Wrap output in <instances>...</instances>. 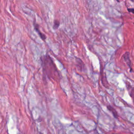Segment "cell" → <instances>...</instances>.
Here are the masks:
<instances>
[{
  "instance_id": "cell-2",
  "label": "cell",
  "mask_w": 134,
  "mask_h": 134,
  "mask_svg": "<svg viewBox=\"0 0 134 134\" xmlns=\"http://www.w3.org/2000/svg\"><path fill=\"white\" fill-rule=\"evenodd\" d=\"M122 58L124 59V60L126 63L127 65L129 66V68L130 69V72H132V64L131 61L130 59V53L129 52H126L122 56Z\"/></svg>"
},
{
  "instance_id": "cell-8",
  "label": "cell",
  "mask_w": 134,
  "mask_h": 134,
  "mask_svg": "<svg viewBox=\"0 0 134 134\" xmlns=\"http://www.w3.org/2000/svg\"><path fill=\"white\" fill-rule=\"evenodd\" d=\"M127 10H128V11L129 12H131V13H133V8H131V9H130H130H129V8H128Z\"/></svg>"
},
{
  "instance_id": "cell-1",
  "label": "cell",
  "mask_w": 134,
  "mask_h": 134,
  "mask_svg": "<svg viewBox=\"0 0 134 134\" xmlns=\"http://www.w3.org/2000/svg\"><path fill=\"white\" fill-rule=\"evenodd\" d=\"M43 72L49 79H54V76H59L58 71L55 64L53 62L51 57L48 54L41 57Z\"/></svg>"
},
{
  "instance_id": "cell-7",
  "label": "cell",
  "mask_w": 134,
  "mask_h": 134,
  "mask_svg": "<svg viewBox=\"0 0 134 134\" xmlns=\"http://www.w3.org/2000/svg\"><path fill=\"white\" fill-rule=\"evenodd\" d=\"M60 25V22L59 20H55L54 21V24H53V29H57L59 26Z\"/></svg>"
},
{
  "instance_id": "cell-5",
  "label": "cell",
  "mask_w": 134,
  "mask_h": 134,
  "mask_svg": "<svg viewBox=\"0 0 134 134\" xmlns=\"http://www.w3.org/2000/svg\"><path fill=\"white\" fill-rule=\"evenodd\" d=\"M126 86L127 87V89L129 92V94L130 95V96L132 97L133 96V87L131 85L130 83L129 82H128V81H126Z\"/></svg>"
},
{
  "instance_id": "cell-4",
  "label": "cell",
  "mask_w": 134,
  "mask_h": 134,
  "mask_svg": "<svg viewBox=\"0 0 134 134\" xmlns=\"http://www.w3.org/2000/svg\"><path fill=\"white\" fill-rule=\"evenodd\" d=\"M75 60L76 62V66L78 70L80 71H82L84 68V64L83 63L82 61L79 58H76Z\"/></svg>"
},
{
  "instance_id": "cell-3",
  "label": "cell",
  "mask_w": 134,
  "mask_h": 134,
  "mask_svg": "<svg viewBox=\"0 0 134 134\" xmlns=\"http://www.w3.org/2000/svg\"><path fill=\"white\" fill-rule=\"evenodd\" d=\"M34 26L35 29L36 31L38 32L39 36L40 37V38H41L42 40H43L44 41L45 39H46V36H45L44 34H43V33H42V32H41L40 31L39 28V25H38V24H36V23H34Z\"/></svg>"
},
{
  "instance_id": "cell-6",
  "label": "cell",
  "mask_w": 134,
  "mask_h": 134,
  "mask_svg": "<svg viewBox=\"0 0 134 134\" xmlns=\"http://www.w3.org/2000/svg\"><path fill=\"white\" fill-rule=\"evenodd\" d=\"M107 109L113 114L114 117L115 118H118V116L117 112L116 111V110L114 108H113V107L111 106H110V105H107Z\"/></svg>"
}]
</instances>
